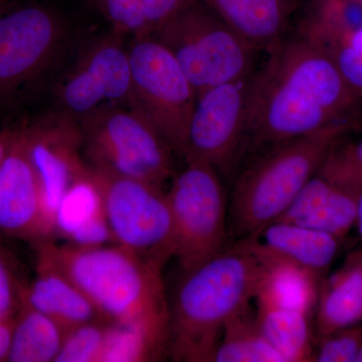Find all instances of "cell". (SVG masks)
Instances as JSON below:
<instances>
[{
  "label": "cell",
  "instance_id": "44dd1931",
  "mask_svg": "<svg viewBox=\"0 0 362 362\" xmlns=\"http://www.w3.org/2000/svg\"><path fill=\"white\" fill-rule=\"evenodd\" d=\"M66 332L42 312L33 308L23 296L14 327L7 361H56L63 345Z\"/></svg>",
  "mask_w": 362,
  "mask_h": 362
},
{
  "label": "cell",
  "instance_id": "2e32d148",
  "mask_svg": "<svg viewBox=\"0 0 362 362\" xmlns=\"http://www.w3.org/2000/svg\"><path fill=\"white\" fill-rule=\"evenodd\" d=\"M250 238L262 251L325 277L342 240L299 223L273 221ZM246 239V238H245Z\"/></svg>",
  "mask_w": 362,
  "mask_h": 362
},
{
  "label": "cell",
  "instance_id": "f546056e",
  "mask_svg": "<svg viewBox=\"0 0 362 362\" xmlns=\"http://www.w3.org/2000/svg\"><path fill=\"white\" fill-rule=\"evenodd\" d=\"M25 284L16 278L13 263L6 252L0 247V319L16 317Z\"/></svg>",
  "mask_w": 362,
  "mask_h": 362
},
{
  "label": "cell",
  "instance_id": "484cf974",
  "mask_svg": "<svg viewBox=\"0 0 362 362\" xmlns=\"http://www.w3.org/2000/svg\"><path fill=\"white\" fill-rule=\"evenodd\" d=\"M108 324L99 319L66 332L54 362H101Z\"/></svg>",
  "mask_w": 362,
  "mask_h": 362
},
{
  "label": "cell",
  "instance_id": "52a82bcc",
  "mask_svg": "<svg viewBox=\"0 0 362 362\" xmlns=\"http://www.w3.org/2000/svg\"><path fill=\"white\" fill-rule=\"evenodd\" d=\"M88 170L103 199L114 243L160 269L175 258V225L162 187L89 163Z\"/></svg>",
  "mask_w": 362,
  "mask_h": 362
},
{
  "label": "cell",
  "instance_id": "8d00e7d4",
  "mask_svg": "<svg viewBox=\"0 0 362 362\" xmlns=\"http://www.w3.org/2000/svg\"><path fill=\"white\" fill-rule=\"evenodd\" d=\"M4 1H6V0H0V11H2V7H4Z\"/></svg>",
  "mask_w": 362,
  "mask_h": 362
},
{
  "label": "cell",
  "instance_id": "5bb4252c",
  "mask_svg": "<svg viewBox=\"0 0 362 362\" xmlns=\"http://www.w3.org/2000/svg\"><path fill=\"white\" fill-rule=\"evenodd\" d=\"M0 233L32 245L54 239L26 151L23 128L16 129L11 150L0 165Z\"/></svg>",
  "mask_w": 362,
  "mask_h": 362
},
{
  "label": "cell",
  "instance_id": "e0dca14e",
  "mask_svg": "<svg viewBox=\"0 0 362 362\" xmlns=\"http://www.w3.org/2000/svg\"><path fill=\"white\" fill-rule=\"evenodd\" d=\"M54 237L80 247H98L114 243L105 214L103 199L89 170L69 188L54 216Z\"/></svg>",
  "mask_w": 362,
  "mask_h": 362
},
{
  "label": "cell",
  "instance_id": "83f0119b",
  "mask_svg": "<svg viewBox=\"0 0 362 362\" xmlns=\"http://www.w3.org/2000/svg\"><path fill=\"white\" fill-rule=\"evenodd\" d=\"M108 21L112 32L123 37H149L142 0H90Z\"/></svg>",
  "mask_w": 362,
  "mask_h": 362
},
{
  "label": "cell",
  "instance_id": "f35d334b",
  "mask_svg": "<svg viewBox=\"0 0 362 362\" xmlns=\"http://www.w3.org/2000/svg\"><path fill=\"white\" fill-rule=\"evenodd\" d=\"M2 11H0V13H1Z\"/></svg>",
  "mask_w": 362,
  "mask_h": 362
},
{
  "label": "cell",
  "instance_id": "9c48e42d",
  "mask_svg": "<svg viewBox=\"0 0 362 362\" xmlns=\"http://www.w3.org/2000/svg\"><path fill=\"white\" fill-rule=\"evenodd\" d=\"M132 75L130 106L156 126L175 156H182L197 95L177 62L152 37L128 45Z\"/></svg>",
  "mask_w": 362,
  "mask_h": 362
},
{
  "label": "cell",
  "instance_id": "4316f807",
  "mask_svg": "<svg viewBox=\"0 0 362 362\" xmlns=\"http://www.w3.org/2000/svg\"><path fill=\"white\" fill-rule=\"evenodd\" d=\"M318 47L327 52L345 84L362 98V28Z\"/></svg>",
  "mask_w": 362,
  "mask_h": 362
},
{
  "label": "cell",
  "instance_id": "d590c367",
  "mask_svg": "<svg viewBox=\"0 0 362 362\" xmlns=\"http://www.w3.org/2000/svg\"><path fill=\"white\" fill-rule=\"evenodd\" d=\"M354 362H362V345L361 349L357 352V356L356 357V361Z\"/></svg>",
  "mask_w": 362,
  "mask_h": 362
},
{
  "label": "cell",
  "instance_id": "836d02e7",
  "mask_svg": "<svg viewBox=\"0 0 362 362\" xmlns=\"http://www.w3.org/2000/svg\"><path fill=\"white\" fill-rule=\"evenodd\" d=\"M350 152L362 173V134L356 143H349Z\"/></svg>",
  "mask_w": 362,
  "mask_h": 362
},
{
  "label": "cell",
  "instance_id": "4fadbf2b",
  "mask_svg": "<svg viewBox=\"0 0 362 362\" xmlns=\"http://www.w3.org/2000/svg\"><path fill=\"white\" fill-rule=\"evenodd\" d=\"M25 130L26 151L37 175L47 226L74 182L87 171L78 121L56 114Z\"/></svg>",
  "mask_w": 362,
  "mask_h": 362
},
{
  "label": "cell",
  "instance_id": "5b68a950",
  "mask_svg": "<svg viewBox=\"0 0 362 362\" xmlns=\"http://www.w3.org/2000/svg\"><path fill=\"white\" fill-rule=\"evenodd\" d=\"M149 37L173 54L197 98L216 86L244 78L256 69L258 52L202 0Z\"/></svg>",
  "mask_w": 362,
  "mask_h": 362
},
{
  "label": "cell",
  "instance_id": "8992f818",
  "mask_svg": "<svg viewBox=\"0 0 362 362\" xmlns=\"http://www.w3.org/2000/svg\"><path fill=\"white\" fill-rule=\"evenodd\" d=\"M78 123L88 163L159 187L173 177L175 152L134 107H104Z\"/></svg>",
  "mask_w": 362,
  "mask_h": 362
},
{
  "label": "cell",
  "instance_id": "e575fe53",
  "mask_svg": "<svg viewBox=\"0 0 362 362\" xmlns=\"http://www.w3.org/2000/svg\"><path fill=\"white\" fill-rule=\"evenodd\" d=\"M356 226L362 240V188L359 194L358 204H357Z\"/></svg>",
  "mask_w": 362,
  "mask_h": 362
},
{
  "label": "cell",
  "instance_id": "7402d4cb",
  "mask_svg": "<svg viewBox=\"0 0 362 362\" xmlns=\"http://www.w3.org/2000/svg\"><path fill=\"white\" fill-rule=\"evenodd\" d=\"M213 362H285L264 337L251 304L223 327Z\"/></svg>",
  "mask_w": 362,
  "mask_h": 362
},
{
  "label": "cell",
  "instance_id": "603a6c76",
  "mask_svg": "<svg viewBox=\"0 0 362 362\" xmlns=\"http://www.w3.org/2000/svg\"><path fill=\"white\" fill-rule=\"evenodd\" d=\"M362 28L359 0H312L298 28V33L321 45Z\"/></svg>",
  "mask_w": 362,
  "mask_h": 362
},
{
  "label": "cell",
  "instance_id": "7a4b0ae2",
  "mask_svg": "<svg viewBox=\"0 0 362 362\" xmlns=\"http://www.w3.org/2000/svg\"><path fill=\"white\" fill-rule=\"evenodd\" d=\"M32 246L78 286L102 318L141 328L169 356V304L162 269L116 244L80 247L49 239Z\"/></svg>",
  "mask_w": 362,
  "mask_h": 362
},
{
  "label": "cell",
  "instance_id": "ffe728a7",
  "mask_svg": "<svg viewBox=\"0 0 362 362\" xmlns=\"http://www.w3.org/2000/svg\"><path fill=\"white\" fill-rule=\"evenodd\" d=\"M256 310L264 337L285 362L313 361V316L295 309L265 304H257Z\"/></svg>",
  "mask_w": 362,
  "mask_h": 362
},
{
  "label": "cell",
  "instance_id": "3957f363",
  "mask_svg": "<svg viewBox=\"0 0 362 362\" xmlns=\"http://www.w3.org/2000/svg\"><path fill=\"white\" fill-rule=\"evenodd\" d=\"M182 273L169 306V356L213 362L226 323L256 296L263 262L246 238Z\"/></svg>",
  "mask_w": 362,
  "mask_h": 362
},
{
  "label": "cell",
  "instance_id": "d4e9b609",
  "mask_svg": "<svg viewBox=\"0 0 362 362\" xmlns=\"http://www.w3.org/2000/svg\"><path fill=\"white\" fill-rule=\"evenodd\" d=\"M166 356L168 350L141 328L109 322L101 362L154 361Z\"/></svg>",
  "mask_w": 362,
  "mask_h": 362
},
{
  "label": "cell",
  "instance_id": "277c9868",
  "mask_svg": "<svg viewBox=\"0 0 362 362\" xmlns=\"http://www.w3.org/2000/svg\"><path fill=\"white\" fill-rule=\"evenodd\" d=\"M356 124H331L271 147L247 162L235 180L228 204V237H251L278 218L315 175L330 149Z\"/></svg>",
  "mask_w": 362,
  "mask_h": 362
},
{
  "label": "cell",
  "instance_id": "ac0fdd59",
  "mask_svg": "<svg viewBox=\"0 0 362 362\" xmlns=\"http://www.w3.org/2000/svg\"><path fill=\"white\" fill-rule=\"evenodd\" d=\"M362 323V247L349 252L337 271L321 281L317 300L315 340Z\"/></svg>",
  "mask_w": 362,
  "mask_h": 362
},
{
  "label": "cell",
  "instance_id": "ba28073f",
  "mask_svg": "<svg viewBox=\"0 0 362 362\" xmlns=\"http://www.w3.org/2000/svg\"><path fill=\"white\" fill-rule=\"evenodd\" d=\"M185 161V168L173 175L166 192L175 225V258L182 272L218 256L228 238L221 176L204 162Z\"/></svg>",
  "mask_w": 362,
  "mask_h": 362
},
{
  "label": "cell",
  "instance_id": "8fae6325",
  "mask_svg": "<svg viewBox=\"0 0 362 362\" xmlns=\"http://www.w3.org/2000/svg\"><path fill=\"white\" fill-rule=\"evenodd\" d=\"M132 75L125 37L111 32L86 45L59 86V113L80 121L108 106L130 105Z\"/></svg>",
  "mask_w": 362,
  "mask_h": 362
},
{
  "label": "cell",
  "instance_id": "30bf717a",
  "mask_svg": "<svg viewBox=\"0 0 362 362\" xmlns=\"http://www.w3.org/2000/svg\"><path fill=\"white\" fill-rule=\"evenodd\" d=\"M255 70L197 98L181 156L185 160L204 162L221 177L240 168L247 98Z\"/></svg>",
  "mask_w": 362,
  "mask_h": 362
},
{
  "label": "cell",
  "instance_id": "d6986e66",
  "mask_svg": "<svg viewBox=\"0 0 362 362\" xmlns=\"http://www.w3.org/2000/svg\"><path fill=\"white\" fill-rule=\"evenodd\" d=\"M257 52H268L285 37L293 0H202Z\"/></svg>",
  "mask_w": 362,
  "mask_h": 362
},
{
  "label": "cell",
  "instance_id": "d6a6232c",
  "mask_svg": "<svg viewBox=\"0 0 362 362\" xmlns=\"http://www.w3.org/2000/svg\"><path fill=\"white\" fill-rule=\"evenodd\" d=\"M16 134V129H6L0 132V165L11 150Z\"/></svg>",
  "mask_w": 362,
  "mask_h": 362
},
{
  "label": "cell",
  "instance_id": "cb8c5ba5",
  "mask_svg": "<svg viewBox=\"0 0 362 362\" xmlns=\"http://www.w3.org/2000/svg\"><path fill=\"white\" fill-rule=\"evenodd\" d=\"M331 181L332 187L322 204L315 213L299 225L322 230L344 240L356 226L357 204L361 188L347 187Z\"/></svg>",
  "mask_w": 362,
  "mask_h": 362
},
{
  "label": "cell",
  "instance_id": "9a60e30c",
  "mask_svg": "<svg viewBox=\"0 0 362 362\" xmlns=\"http://www.w3.org/2000/svg\"><path fill=\"white\" fill-rule=\"evenodd\" d=\"M23 296L66 333L83 324L104 319L78 286L39 254H35V278L23 286Z\"/></svg>",
  "mask_w": 362,
  "mask_h": 362
},
{
  "label": "cell",
  "instance_id": "1f68e13d",
  "mask_svg": "<svg viewBox=\"0 0 362 362\" xmlns=\"http://www.w3.org/2000/svg\"><path fill=\"white\" fill-rule=\"evenodd\" d=\"M14 327L13 318L0 319V361H7Z\"/></svg>",
  "mask_w": 362,
  "mask_h": 362
},
{
  "label": "cell",
  "instance_id": "4dcf8cb0",
  "mask_svg": "<svg viewBox=\"0 0 362 362\" xmlns=\"http://www.w3.org/2000/svg\"><path fill=\"white\" fill-rule=\"evenodd\" d=\"M201 0H142L148 35Z\"/></svg>",
  "mask_w": 362,
  "mask_h": 362
},
{
  "label": "cell",
  "instance_id": "f1b7e54d",
  "mask_svg": "<svg viewBox=\"0 0 362 362\" xmlns=\"http://www.w3.org/2000/svg\"><path fill=\"white\" fill-rule=\"evenodd\" d=\"M362 345V323L315 340L313 361L354 362Z\"/></svg>",
  "mask_w": 362,
  "mask_h": 362
},
{
  "label": "cell",
  "instance_id": "6da1fadb",
  "mask_svg": "<svg viewBox=\"0 0 362 362\" xmlns=\"http://www.w3.org/2000/svg\"><path fill=\"white\" fill-rule=\"evenodd\" d=\"M267 54L252 74L240 166L281 143L356 121L362 100L345 84L327 52L298 33Z\"/></svg>",
  "mask_w": 362,
  "mask_h": 362
},
{
  "label": "cell",
  "instance_id": "7c38bea8",
  "mask_svg": "<svg viewBox=\"0 0 362 362\" xmlns=\"http://www.w3.org/2000/svg\"><path fill=\"white\" fill-rule=\"evenodd\" d=\"M66 25L47 6H26L0 13V101L32 82L58 57Z\"/></svg>",
  "mask_w": 362,
  "mask_h": 362
},
{
  "label": "cell",
  "instance_id": "74e56055",
  "mask_svg": "<svg viewBox=\"0 0 362 362\" xmlns=\"http://www.w3.org/2000/svg\"><path fill=\"white\" fill-rule=\"evenodd\" d=\"M359 1H361V2H362V0H359Z\"/></svg>",
  "mask_w": 362,
  "mask_h": 362
}]
</instances>
